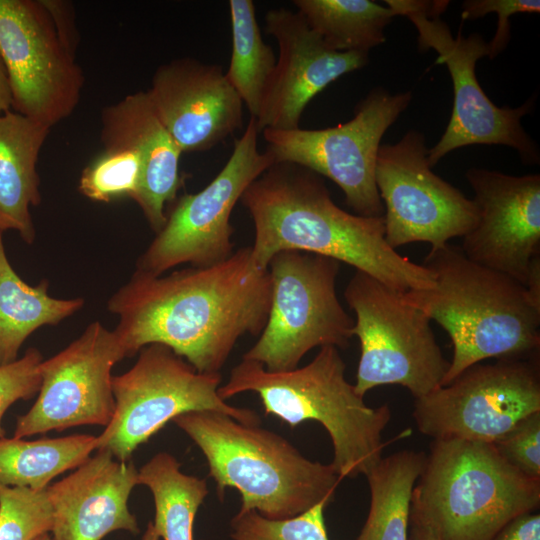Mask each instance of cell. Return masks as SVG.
I'll use <instances>...</instances> for the list:
<instances>
[{"instance_id": "1", "label": "cell", "mask_w": 540, "mask_h": 540, "mask_svg": "<svg viewBox=\"0 0 540 540\" xmlns=\"http://www.w3.org/2000/svg\"><path fill=\"white\" fill-rule=\"evenodd\" d=\"M271 281L251 246L225 261L166 276L136 271L108 301L127 356L162 344L198 372L220 373L238 340L260 335L268 318Z\"/></svg>"}, {"instance_id": "2", "label": "cell", "mask_w": 540, "mask_h": 540, "mask_svg": "<svg viewBox=\"0 0 540 540\" xmlns=\"http://www.w3.org/2000/svg\"><path fill=\"white\" fill-rule=\"evenodd\" d=\"M240 200L253 220L251 259L259 269H267L280 251L298 250L344 262L400 293L435 285L432 271L388 245L383 216L341 209L311 170L274 163Z\"/></svg>"}, {"instance_id": "3", "label": "cell", "mask_w": 540, "mask_h": 540, "mask_svg": "<svg viewBox=\"0 0 540 540\" xmlns=\"http://www.w3.org/2000/svg\"><path fill=\"white\" fill-rule=\"evenodd\" d=\"M422 265L434 273L435 285L401 295L450 337L453 356L442 386L485 359H526L538 353L540 305L523 284L470 260L449 243L431 249Z\"/></svg>"}, {"instance_id": "4", "label": "cell", "mask_w": 540, "mask_h": 540, "mask_svg": "<svg viewBox=\"0 0 540 540\" xmlns=\"http://www.w3.org/2000/svg\"><path fill=\"white\" fill-rule=\"evenodd\" d=\"M172 422L203 453L220 501L227 488L239 491V510L291 518L331 503L342 480L331 463L312 461L281 435L227 414L191 411Z\"/></svg>"}, {"instance_id": "5", "label": "cell", "mask_w": 540, "mask_h": 540, "mask_svg": "<svg viewBox=\"0 0 540 540\" xmlns=\"http://www.w3.org/2000/svg\"><path fill=\"white\" fill-rule=\"evenodd\" d=\"M346 364L338 348L323 346L311 362L288 371L271 372L242 359L218 388L226 401L244 392L256 393L264 414L291 428L312 420L320 423L333 446L331 464L341 479L366 476L382 459V432L391 419L384 404H365L345 376Z\"/></svg>"}, {"instance_id": "6", "label": "cell", "mask_w": 540, "mask_h": 540, "mask_svg": "<svg viewBox=\"0 0 540 540\" xmlns=\"http://www.w3.org/2000/svg\"><path fill=\"white\" fill-rule=\"evenodd\" d=\"M539 504L540 480L522 474L492 444L438 439L426 455L410 510L439 540H492Z\"/></svg>"}, {"instance_id": "7", "label": "cell", "mask_w": 540, "mask_h": 540, "mask_svg": "<svg viewBox=\"0 0 540 540\" xmlns=\"http://www.w3.org/2000/svg\"><path fill=\"white\" fill-rule=\"evenodd\" d=\"M396 14L407 17L418 31L421 51L434 49L435 64H445L454 90L453 109L448 125L428 150V161L435 166L449 152L474 144L506 145L515 149L526 164L539 163V151L521 125L533 108L534 99L516 108L498 107L485 94L475 73L477 61L488 56L487 43L478 33L455 38L439 16L448 1L385 0Z\"/></svg>"}, {"instance_id": "8", "label": "cell", "mask_w": 540, "mask_h": 540, "mask_svg": "<svg viewBox=\"0 0 540 540\" xmlns=\"http://www.w3.org/2000/svg\"><path fill=\"white\" fill-rule=\"evenodd\" d=\"M340 263L298 250L275 254L269 264L271 303L267 322L242 359L271 372L298 367L313 348H346L354 319L336 291Z\"/></svg>"}, {"instance_id": "9", "label": "cell", "mask_w": 540, "mask_h": 540, "mask_svg": "<svg viewBox=\"0 0 540 540\" xmlns=\"http://www.w3.org/2000/svg\"><path fill=\"white\" fill-rule=\"evenodd\" d=\"M401 294L361 271L346 286L361 350L354 387L362 397L381 385H400L418 399L442 386L449 362L430 319Z\"/></svg>"}, {"instance_id": "10", "label": "cell", "mask_w": 540, "mask_h": 540, "mask_svg": "<svg viewBox=\"0 0 540 540\" xmlns=\"http://www.w3.org/2000/svg\"><path fill=\"white\" fill-rule=\"evenodd\" d=\"M139 352L128 371L112 376L114 415L96 436V450L129 461L168 422L191 411H217L243 424H260L255 411L232 406L219 396L220 373L198 372L162 344H149Z\"/></svg>"}, {"instance_id": "11", "label": "cell", "mask_w": 540, "mask_h": 540, "mask_svg": "<svg viewBox=\"0 0 540 540\" xmlns=\"http://www.w3.org/2000/svg\"><path fill=\"white\" fill-rule=\"evenodd\" d=\"M410 91L391 94L371 90L354 110V117L317 130L264 129L266 150L274 163H292L336 183L355 214L382 217L384 207L375 181L380 142L386 130L405 111Z\"/></svg>"}, {"instance_id": "12", "label": "cell", "mask_w": 540, "mask_h": 540, "mask_svg": "<svg viewBox=\"0 0 540 540\" xmlns=\"http://www.w3.org/2000/svg\"><path fill=\"white\" fill-rule=\"evenodd\" d=\"M256 119L250 117L243 135L217 176L201 191L181 196L167 213L138 261V271L159 276L181 264L206 267L225 261L234 253V206L249 185L272 164L271 156L258 150Z\"/></svg>"}, {"instance_id": "13", "label": "cell", "mask_w": 540, "mask_h": 540, "mask_svg": "<svg viewBox=\"0 0 540 540\" xmlns=\"http://www.w3.org/2000/svg\"><path fill=\"white\" fill-rule=\"evenodd\" d=\"M540 412L535 359H499L470 366L449 384L415 399L412 416L433 440L494 444L520 421Z\"/></svg>"}, {"instance_id": "14", "label": "cell", "mask_w": 540, "mask_h": 540, "mask_svg": "<svg viewBox=\"0 0 540 540\" xmlns=\"http://www.w3.org/2000/svg\"><path fill=\"white\" fill-rule=\"evenodd\" d=\"M428 150L416 130L378 150L375 181L384 207L385 239L395 250L413 242L441 248L464 237L478 221L473 199L431 170Z\"/></svg>"}, {"instance_id": "15", "label": "cell", "mask_w": 540, "mask_h": 540, "mask_svg": "<svg viewBox=\"0 0 540 540\" xmlns=\"http://www.w3.org/2000/svg\"><path fill=\"white\" fill-rule=\"evenodd\" d=\"M0 54L14 112L49 128L73 113L84 74L41 0H0Z\"/></svg>"}, {"instance_id": "16", "label": "cell", "mask_w": 540, "mask_h": 540, "mask_svg": "<svg viewBox=\"0 0 540 540\" xmlns=\"http://www.w3.org/2000/svg\"><path fill=\"white\" fill-rule=\"evenodd\" d=\"M128 357L116 332L100 322L40 364L41 386L30 410L18 416L14 438L83 425L107 426L115 410L112 368Z\"/></svg>"}, {"instance_id": "17", "label": "cell", "mask_w": 540, "mask_h": 540, "mask_svg": "<svg viewBox=\"0 0 540 540\" xmlns=\"http://www.w3.org/2000/svg\"><path fill=\"white\" fill-rule=\"evenodd\" d=\"M465 177L475 194L478 221L462 237L461 250L525 286L540 255V175L471 168Z\"/></svg>"}, {"instance_id": "18", "label": "cell", "mask_w": 540, "mask_h": 540, "mask_svg": "<svg viewBox=\"0 0 540 540\" xmlns=\"http://www.w3.org/2000/svg\"><path fill=\"white\" fill-rule=\"evenodd\" d=\"M265 30L276 39L279 58L255 118L260 132L299 128L302 113L314 96L368 63V53L328 48L297 11H267Z\"/></svg>"}, {"instance_id": "19", "label": "cell", "mask_w": 540, "mask_h": 540, "mask_svg": "<svg viewBox=\"0 0 540 540\" xmlns=\"http://www.w3.org/2000/svg\"><path fill=\"white\" fill-rule=\"evenodd\" d=\"M146 92L182 153L209 150L242 127L243 102L218 65L174 59Z\"/></svg>"}, {"instance_id": "20", "label": "cell", "mask_w": 540, "mask_h": 540, "mask_svg": "<svg viewBox=\"0 0 540 540\" xmlns=\"http://www.w3.org/2000/svg\"><path fill=\"white\" fill-rule=\"evenodd\" d=\"M138 485L133 462L97 450L67 477L46 489L52 509L53 540H101L113 531L137 535L128 499Z\"/></svg>"}, {"instance_id": "21", "label": "cell", "mask_w": 540, "mask_h": 540, "mask_svg": "<svg viewBox=\"0 0 540 540\" xmlns=\"http://www.w3.org/2000/svg\"><path fill=\"white\" fill-rule=\"evenodd\" d=\"M104 148L133 150L143 166L141 184L133 200L151 228L159 232L167 219L165 205L182 184L181 150L158 118L146 91L126 95L101 113Z\"/></svg>"}, {"instance_id": "22", "label": "cell", "mask_w": 540, "mask_h": 540, "mask_svg": "<svg viewBox=\"0 0 540 540\" xmlns=\"http://www.w3.org/2000/svg\"><path fill=\"white\" fill-rule=\"evenodd\" d=\"M49 127L9 110L0 114V231L16 230L32 243L30 207L40 203L39 153Z\"/></svg>"}, {"instance_id": "23", "label": "cell", "mask_w": 540, "mask_h": 540, "mask_svg": "<svg viewBox=\"0 0 540 540\" xmlns=\"http://www.w3.org/2000/svg\"><path fill=\"white\" fill-rule=\"evenodd\" d=\"M0 231V367L18 359L25 339L44 325H56L78 311L83 299H56L48 283H25L10 265Z\"/></svg>"}, {"instance_id": "24", "label": "cell", "mask_w": 540, "mask_h": 540, "mask_svg": "<svg viewBox=\"0 0 540 540\" xmlns=\"http://www.w3.org/2000/svg\"><path fill=\"white\" fill-rule=\"evenodd\" d=\"M425 460L423 452L401 450L382 457L366 475L370 507L355 540H408L412 492Z\"/></svg>"}, {"instance_id": "25", "label": "cell", "mask_w": 540, "mask_h": 540, "mask_svg": "<svg viewBox=\"0 0 540 540\" xmlns=\"http://www.w3.org/2000/svg\"><path fill=\"white\" fill-rule=\"evenodd\" d=\"M97 449V437L74 434L24 440L0 438V485L44 491L65 471L76 469Z\"/></svg>"}, {"instance_id": "26", "label": "cell", "mask_w": 540, "mask_h": 540, "mask_svg": "<svg viewBox=\"0 0 540 540\" xmlns=\"http://www.w3.org/2000/svg\"><path fill=\"white\" fill-rule=\"evenodd\" d=\"M154 500L153 526L163 540H194L193 526L209 490L205 479L185 474L171 454H155L138 470V485Z\"/></svg>"}, {"instance_id": "27", "label": "cell", "mask_w": 540, "mask_h": 540, "mask_svg": "<svg viewBox=\"0 0 540 540\" xmlns=\"http://www.w3.org/2000/svg\"><path fill=\"white\" fill-rule=\"evenodd\" d=\"M299 12L324 44L339 52L368 53L385 42L384 30L396 16L370 0H295Z\"/></svg>"}, {"instance_id": "28", "label": "cell", "mask_w": 540, "mask_h": 540, "mask_svg": "<svg viewBox=\"0 0 540 540\" xmlns=\"http://www.w3.org/2000/svg\"><path fill=\"white\" fill-rule=\"evenodd\" d=\"M229 9L232 53L225 75L251 117L257 118L277 60L263 41L253 1L230 0Z\"/></svg>"}, {"instance_id": "29", "label": "cell", "mask_w": 540, "mask_h": 540, "mask_svg": "<svg viewBox=\"0 0 540 540\" xmlns=\"http://www.w3.org/2000/svg\"><path fill=\"white\" fill-rule=\"evenodd\" d=\"M143 166L131 149L104 148L83 170L79 191L87 198L109 202L134 198L141 184Z\"/></svg>"}, {"instance_id": "30", "label": "cell", "mask_w": 540, "mask_h": 540, "mask_svg": "<svg viewBox=\"0 0 540 540\" xmlns=\"http://www.w3.org/2000/svg\"><path fill=\"white\" fill-rule=\"evenodd\" d=\"M322 502L297 516L273 520L255 510H239L230 521L232 540H330Z\"/></svg>"}, {"instance_id": "31", "label": "cell", "mask_w": 540, "mask_h": 540, "mask_svg": "<svg viewBox=\"0 0 540 540\" xmlns=\"http://www.w3.org/2000/svg\"><path fill=\"white\" fill-rule=\"evenodd\" d=\"M46 490L0 485V540H35L52 529Z\"/></svg>"}, {"instance_id": "32", "label": "cell", "mask_w": 540, "mask_h": 540, "mask_svg": "<svg viewBox=\"0 0 540 540\" xmlns=\"http://www.w3.org/2000/svg\"><path fill=\"white\" fill-rule=\"evenodd\" d=\"M492 445L522 474L540 480V412L520 421Z\"/></svg>"}, {"instance_id": "33", "label": "cell", "mask_w": 540, "mask_h": 540, "mask_svg": "<svg viewBox=\"0 0 540 540\" xmlns=\"http://www.w3.org/2000/svg\"><path fill=\"white\" fill-rule=\"evenodd\" d=\"M41 353L36 348L12 363L0 367V438L5 437L2 420L7 409L18 400L34 397L41 386Z\"/></svg>"}, {"instance_id": "34", "label": "cell", "mask_w": 540, "mask_h": 540, "mask_svg": "<svg viewBox=\"0 0 540 540\" xmlns=\"http://www.w3.org/2000/svg\"><path fill=\"white\" fill-rule=\"evenodd\" d=\"M539 0H467L462 3V20H475L488 13L498 16L496 32L489 43L488 57L492 60L507 47L510 34V17L517 13H539Z\"/></svg>"}, {"instance_id": "35", "label": "cell", "mask_w": 540, "mask_h": 540, "mask_svg": "<svg viewBox=\"0 0 540 540\" xmlns=\"http://www.w3.org/2000/svg\"><path fill=\"white\" fill-rule=\"evenodd\" d=\"M48 11L59 39L74 56L79 42L75 13L71 3L62 0H41Z\"/></svg>"}, {"instance_id": "36", "label": "cell", "mask_w": 540, "mask_h": 540, "mask_svg": "<svg viewBox=\"0 0 540 540\" xmlns=\"http://www.w3.org/2000/svg\"><path fill=\"white\" fill-rule=\"evenodd\" d=\"M492 540H540V514L533 511L515 517Z\"/></svg>"}, {"instance_id": "37", "label": "cell", "mask_w": 540, "mask_h": 540, "mask_svg": "<svg viewBox=\"0 0 540 540\" xmlns=\"http://www.w3.org/2000/svg\"><path fill=\"white\" fill-rule=\"evenodd\" d=\"M408 540H439L432 528L410 510Z\"/></svg>"}, {"instance_id": "38", "label": "cell", "mask_w": 540, "mask_h": 540, "mask_svg": "<svg viewBox=\"0 0 540 540\" xmlns=\"http://www.w3.org/2000/svg\"><path fill=\"white\" fill-rule=\"evenodd\" d=\"M12 110V96L4 62L0 54V114Z\"/></svg>"}, {"instance_id": "39", "label": "cell", "mask_w": 540, "mask_h": 540, "mask_svg": "<svg viewBox=\"0 0 540 540\" xmlns=\"http://www.w3.org/2000/svg\"><path fill=\"white\" fill-rule=\"evenodd\" d=\"M142 540H160L156 533L152 521L148 522L146 530L142 536Z\"/></svg>"}, {"instance_id": "40", "label": "cell", "mask_w": 540, "mask_h": 540, "mask_svg": "<svg viewBox=\"0 0 540 540\" xmlns=\"http://www.w3.org/2000/svg\"><path fill=\"white\" fill-rule=\"evenodd\" d=\"M35 540H53V539L50 537L49 533H45L38 536Z\"/></svg>"}]
</instances>
